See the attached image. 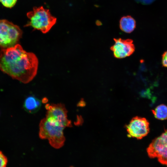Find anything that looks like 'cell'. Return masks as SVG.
Segmentation results:
<instances>
[{"instance_id": "6da1fadb", "label": "cell", "mask_w": 167, "mask_h": 167, "mask_svg": "<svg viewBox=\"0 0 167 167\" xmlns=\"http://www.w3.org/2000/svg\"><path fill=\"white\" fill-rule=\"evenodd\" d=\"M38 66L36 55L26 52L19 44L1 51V70L24 83H28L33 79L36 74Z\"/></svg>"}, {"instance_id": "7a4b0ae2", "label": "cell", "mask_w": 167, "mask_h": 167, "mask_svg": "<svg viewBox=\"0 0 167 167\" xmlns=\"http://www.w3.org/2000/svg\"><path fill=\"white\" fill-rule=\"evenodd\" d=\"M65 128L57 120L46 117L41 120L39 124V137L41 139H48L52 147L59 149L63 146L65 141L63 132Z\"/></svg>"}, {"instance_id": "3957f363", "label": "cell", "mask_w": 167, "mask_h": 167, "mask_svg": "<svg viewBox=\"0 0 167 167\" xmlns=\"http://www.w3.org/2000/svg\"><path fill=\"white\" fill-rule=\"evenodd\" d=\"M27 15L29 21L26 26H31L44 33L48 32L56 22V18L51 15L49 10L42 6L34 7Z\"/></svg>"}, {"instance_id": "277c9868", "label": "cell", "mask_w": 167, "mask_h": 167, "mask_svg": "<svg viewBox=\"0 0 167 167\" xmlns=\"http://www.w3.org/2000/svg\"><path fill=\"white\" fill-rule=\"evenodd\" d=\"M22 34L19 28L6 20H0V47L6 48L14 46Z\"/></svg>"}, {"instance_id": "5b68a950", "label": "cell", "mask_w": 167, "mask_h": 167, "mask_svg": "<svg viewBox=\"0 0 167 167\" xmlns=\"http://www.w3.org/2000/svg\"><path fill=\"white\" fill-rule=\"evenodd\" d=\"M149 157L167 166V131L153 140L147 149Z\"/></svg>"}, {"instance_id": "8992f818", "label": "cell", "mask_w": 167, "mask_h": 167, "mask_svg": "<svg viewBox=\"0 0 167 167\" xmlns=\"http://www.w3.org/2000/svg\"><path fill=\"white\" fill-rule=\"evenodd\" d=\"M149 123L145 118L136 117L133 118L126 126L128 136L141 139L149 131Z\"/></svg>"}, {"instance_id": "52a82bcc", "label": "cell", "mask_w": 167, "mask_h": 167, "mask_svg": "<svg viewBox=\"0 0 167 167\" xmlns=\"http://www.w3.org/2000/svg\"><path fill=\"white\" fill-rule=\"evenodd\" d=\"M114 44L111 47L114 57L123 58L131 55L135 51L133 41L130 39H114Z\"/></svg>"}, {"instance_id": "ba28073f", "label": "cell", "mask_w": 167, "mask_h": 167, "mask_svg": "<svg viewBox=\"0 0 167 167\" xmlns=\"http://www.w3.org/2000/svg\"><path fill=\"white\" fill-rule=\"evenodd\" d=\"M45 107L47 110L46 117H51L57 120L66 127L72 126L71 121L67 118V111L64 104H48Z\"/></svg>"}, {"instance_id": "9c48e42d", "label": "cell", "mask_w": 167, "mask_h": 167, "mask_svg": "<svg viewBox=\"0 0 167 167\" xmlns=\"http://www.w3.org/2000/svg\"><path fill=\"white\" fill-rule=\"evenodd\" d=\"M41 105V101L34 96H31L25 99L24 104V107L28 113H33L38 111Z\"/></svg>"}, {"instance_id": "30bf717a", "label": "cell", "mask_w": 167, "mask_h": 167, "mask_svg": "<svg viewBox=\"0 0 167 167\" xmlns=\"http://www.w3.org/2000/svg\"><path fill=\"white\" fill-rule=\"evenodd\" d=\"M119 24L120 29L127 33L132 32L136 27L135 20L130 16H124L122 17L120 21Z\"/></svg>"}, {"instance_id": "8fae6325", "label": "cell", "mask_w": 167, "mask_h": 167, "mask_svg": "<svg viewBox=\"0 0 167 167\" xmlns=\"http://www.w3.org/2000/svg\"><path fill=\"white\" fill-rule=\"evenodd\" d=\"M152 111L155 118L158 119L164 120L167 118V106L165 105H159Z\"/></svg>"}, {"instance_id": "7c38bea8", "label": "cell", "mask_w": 167, "mask_h": 167, "mask_svg": "<svg viewBox=\"0 0 167 167\" xmlns=\"http://www.w3.org/2000/svg\"><path fill=\"white\" fill-rule=\"evenodd\" d=\"M17 0H0V2L5 7L11 8L15 4Z\"/></svg>"}, {"instance_id": "4fadbf2b", "label": "cell", "mask_w": 167, "mask_h": 167, "mask_svg": "<svg viewBox=\"0 0 167 167\" xmlns=\"http://www.w3.org/2000/svg\"><path fill=\"white\" fill-rule=\"evenodd\" d=\"M7 163V159L6 157L0 151V167H6Z\"/></svg>"}, {"instance_id": "5bb4252c", "label": "cell", "mask_w": 167, "mask_h": 167, "mask_svg": "<svg viewBox=\"0 0 167 167\" xmlns=\"http://www.w3.org/2000/svg\"><path fill=\"white\" fill-rule=\"evenodd\" d=\"M162 64L163 66L167 68V50L165 51L162 55Z\"/></svg>"}, {"instance_id": "9a60e30c", "label": "cell", "mask_w": 167, "mask_h": 167, "mask_svg": "<svg viewBox=\"0 0 167 167\" xmlns=\"http://www.w3.org/2000/svg\"><path fill=\"white\" fill-rule=\"evenodd\" d=\"M142 4L145 5H148L152 3L155 0H136Z\"/></svg>"}, {"instance_id": "2e32d148", "label": "cell", "mask_w": 167, "mask_h": 167, "mask_svg": "<svg viewBox=\"0 0 167 167\" xmlns=\"http://www.w3.org/2000/svg\"><path fill=\"white\" fill-rule=\"evenodd\" d=\"M48 101V99L46 98H44L42 100V102L43 103H45Z\"/></svg>"}]
</instances>
